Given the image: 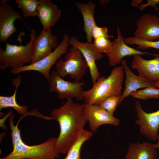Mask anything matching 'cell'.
I'll list each match as a JSON object with an SVG mask.
<instances>
[{"instance_id":"14","label":"cell","mask_w":159,"mask_h":159,"mask_svg":"<svg viewBox=\"0 0 159 159\" xmlns=\"http://www.w3.org/2000/svg\"><path fill=\"white\" fill-rule=\"evenodd\" d=\"M23 21L22 16L15 11L12 6L5 3L0 6V42H6L17 31L14 22L16 19Z\"/></svg>"},{"instance_id":"5","label":"cell","mask_w":159,"mask_h":159,"mask_svg":"<svg viewBox=\"0 0 159 159\" xmlns=\"http://www.w3.org/2000/svg\"><path fill=\"white\" fill-rule=\"evenodd\" d=\"M64 57L65 61L59 59L55 64V71L64 78L67 75L74 81L80 82L88 69L80 51L72 46Z\"/></svg>"},{"instance_id":"30","label":"cell","mask_w":159,"mask_h":159,"mask_svg":"<svg viewBox=\"0 0 159 159\" xmlns=\"http://www.w3.org/2000/svg\"><path fill=\"white\" fill-rule=\"evenodd\" d=\"M142 0H133L131 2V5L132 6L138 7L139 5L142 3Z\"/></svg>"},{"instance_id":"6","label":"cell","mask_w":159,"mask_h":159,"mask_svg":"<svg viewBox=\"0 0 159 159\" xmlns=\"http://www.w3.org/2000/svg\"><path fill=\"white\" fill-rule=\"evenodd\" d=\"M69 39L68 34H64L61 43L50 54L34 63L21 67L12 68L11 72L16 74L26 71H35L41 73L48 81L50 77L51 67L67 52L69 44Z\"/></svg>"},{"instance_id":"13","label":"cell","mask_w":159,"mask_h":159,"mask_svg":"<svg viewBox=\"0 0 159 159\" xmlns=\"http://www.w3.org/2000/svg\"><path fill=\"white\" fill-rule=\"evenodd\" d=\"M69 44L79 50L85 58L90 70L92 82H95L100 77L96 63V61L99 60L103 57V55L97 54L94 49L92 43L82 42L75 37L69 38Z\"/></svg>"},{"instance_id":"23","label":"cell","mask_w":159,"mask_h":159,"mask_svg":"<svg viewBox=\"0 0 159 159\" xmlns=\"http://www.w3.org/2000/svg\"><path fill=\"white\" fill-rule=\"evenodd\" d=\"M124 40L127 44L137 45L136 49L138 50H143L150 48L159 49V40L149 41L140 39L134 36L124 38Z\"/></svg>"},{"instance_id":"4","label":"cell","mask_w":159,"mask_h":159,"mask_svg":"<svg viewBox=\"0 0 159 159\" xmlns=\"http://www.w3.org/2000/svg\"><path fill=\"white\" fill-rule=\"evenodd\" d=\"M30 40L26 45L18 46L6 43L4 50L0 47V68L2 70L8 67H21L26 63H31L32 46L36 37L35 30L30 29Z\"/></svg>"},{"instance_id":"15","label":"cell","mask_w":159,"mask_h":159,"mask_svg":"<svg viewBox=\"0 0 159 159\" xmlns=\"http://www.w3.org/2000/svg\"><path fill=\"white\" fill-rule=\"evenodd\" d=\"M140 54L133 55L131 66L139 75L152 82L159 81V54L151 60L143 59Z\"/></svg>"},{"instance_id":"8","label":"cell","mask_w":159,"mask_h":159,"mask_svg":"<svg viewBox=\"0 0 159 159\" xmlns=\"http://www.w3.org/2000/svg\"><path fill=\"white\" fill-rule=\"evenodd\" d=\"M135 108L138 119L136 123L140 127L141 134L148 139L158 140L159 129V110L150 113L145 112L138 101H136Z\"/></svg>"},{"instance_id":"2","label":"cell","mask_w":159,"mask_h":159,"mask_svg":"<svg viewBox=\"0 0 159 159\" xmlns=\"http://www.w3.org/2000/svg\"><path fill=\"white\" fill-rule=\"evenodd\" d=\"M124 72L122 67H114L107 77H100L89 90L83 91L84 103L99 105L107 98L121 96Z\"/></svg>"},{"instance_id":"7","label":"cell","mask_w":159,"mask_h":159,"mask_svg":"<svg viewBox=\"0 0 159 159\" xmlns=\"http://www.w3.org/2000/svg\"><path fill=\"white\" fill-rule=\"evenodd\" d=\"M49 91L56 92L60 99L75 98L77 100H83L82 95L84 82L67 81L59 76L55 70H52L49 80Z\"/></svg>"},{"instance_id":"22","label":"cell","mask_w":159,"mask_h":159,"mask_svg":"<svg viewBox=\"0 0 159 159\" xmlns=\"http://www.w3.org/2000/svg\"><path fill=\"white\" fill-rule=\"evenodd\" d=\"M18 7L21 9L24 17L37 16V0H16Z\"/></svg>"},{"instance_id":"31","label":"cell","mask_w":159,"mask_h":159,"mask_svg":"<svg viewBox=\"0 0 159 159\" xmlns=\"http://www.w3.org/2000/svg\"><path fill=\"white\" fill-rule=\"evenodd\" d=\"M158 141L157 143H155V147L156 148H157L158 150L159 154V129L158 130Z\"/></svg>"},{"instance_id":"32","label":"cell","mask_w":159,"mask_h":159,"mask_svg":"<svg viewBox=\"0 0 159 159\" xmlns=\"http://www.w3.org/2000/svg\"><path fill=\"white\" fill-rule=\"evenodd\" d=\"M153 85L155 87L159 88V81L154 82Z\"/></svg>"},{"instance_id":"16","label":"cell","mask_w":159,"mask_h":159,"mask_svg":"<svg viewBox=\"0 0 159 159\" xmlns=\"http://www.w3.org/2000/svg\"><path fill=\"white\" fill-rule=\"evenodd\" d=\"M126 79L125 82V88L120 97L118 104L119 105L125 97L130 95L132 93L141 88L154 87L153 82L147 80L142 77L134 74L127 65V61L123 59L121 62Z\"/></svg>"},{"instance_id":"1","label":"cell","mask_w":159,"mask_h":159,"mask_svg":"<svg viewBox=\"0 0 159 159\" xmlns=\"http://www.w3.org/2000/svg\"><path fill=\"white\" fill-rule=\"evenodd\" d=\"M84 106V104L75 103L69 98L63 105L51 111L52 120L59 125L55 146L59 154H67L79 133L84 129L87 122Z\"/></svg>"},{"instance_id":"33","label":"cell","mask_w":159,"mask_h":159,"mask_svg":"<svg viewBox=\"0 0 159 159\" xmlns=\"http://www.w3.org/2000/svg\"><path fill=\"white\" fill-rule=\"evenodd\" d=\"M157 14L158 15V16H159V11L158 12Z\"/></svg>"},{"instance_id":"18","label":"cell","mask_w":159,"mask_h":159,"mask_svg":"<svg viewBox=\"0 0 159 159\" xmlns=\"http://www.w3.org/2000/svg\"><path fill=\"white\" fill-rule=\"evenodd\" d=\"M155 143L144 141L130 143L125 159H156Z\"/></svg>"},{"instance_id":"17","label":"cell","mask_w":159,"mask_h":159,"mask_svg":"<svg viewBox=\"0 0 159 159\" xmlns=\"http://www.w3.org/2000/svg\"><path fill=\"white\" fill-rule=\"evenodd\" d=\"M37 10L43 29L45 30L55 24L61 15V10L50 0H39Z\"/></svg>"},{"instance_id":"20","label":"cell","mask_w":159,"mask_h":159,"mask_svg":"<svg viewBox=\"0 0 159 159\" xmlns=\"http://www.w3.org/2000/svg\"><path fill=\"white\" fill-rule=\"evenodd\" d=\"M21 82L20 77L14 80L12 84L16 88L13 94L10 96H0V110L11 107L14 109L20 115H23L27 112L28 107L26 105L21 106L18 104L16 100L17 90Z\"/></svg>"},{"instance_id":"24","label":"cell","mask_w":159,"mask_h":159,"mask_svg":"<svg viewBox=\"0 0 159 159\" xmlns=\"http://www.w3.org/2000/svg\"><path fill=\"white\" fill-rule=\"evenodd\" d=\"M130 95L134 98L140 100L157 99L159 98V88L154 87H147L142 90H138Z\"/></svg>"},{"instance_id":"28","label":"cell","mask_w":159,"mask_h":159,"mask_svg":"<svg viewBox=\"0 0 159 159\" xmlns=\"http://www.w3.org/2000/svg\"><path fill=\"white\" fill-rule=\"evenodd\" d=\"M91 34L94 39L100 37H105L109 39L114 38V36L108 34V29L106 27H100L97 25L92 29Z\"/></svg>"},{"instance_id":"10","label":"cell","mask_w":159,"mask_h":159,"mask_svg":"<svg viewBox=\"0 0 159 159\" xmlns=\"http://www.w3.org/2000/svg\"><path fill=\"white\" fill-rule=\"evenodd\" d=\"M117 38L113 41L112 46L106 55L108 59V63L110 65L115 66L121 63L123 58L126 56L135 54L141 55L147 54L155 56L158 54L142 52L128 46L125 42L124 38L122 36L120 28H117Z\"/></svg>"},{"instance_id":"9","label":"cell","mask_w":159,"mask_h":159,"mask_svg":"<svg viewBox=\"0 0 159 159\" xmlns=\"http://www.w3.org/2000/svg\"><path fill=\"white\" fill-rule=\"evenodd\" d=\"M134 37L149 41L159 40V16L151 13L142 15L135 23Z\"/></svg>"},{"instance_id":"25","label":"cell","mask_w":159,"mask_h":159,"mask_svg":"<svg viewBox=\"0 0 159 159\" xmlns=\"http://www.w3.org/2000/svg\"><path fill=\"white\" fill-rule=\"evenodd\" d=\"M94 39L92 46L97 54L102 55V53H104L106 54L109 52L113 44L112 41L110 39L100 37Z\"/></svg>"},{"instance_id":"27","label":"cell","mask_w":159,"mask_h":159,"mask_svg":"<svg viewBox=\"0 0 159 159\" xmlns=\"http://www.w3.org/2000/svg\"><path fill=\"white\" fill-rule=\"evenodd\" d=\"M14 115L12 113L9 116V123L11 131V135L13 147L22 140L21 138L20 130L18 127V123L15 125L14 124Z\"/></svg>"},{"instance_id":"21","label":"cell","mask_w":159,"mask_h":159,"mask_svg":"<svg viewBox=\"0 0 159 159\" xmlns=\"http://www.w3.org/2000/svg\"><path fill=\"white\" fill-rule=\"evenodd\" d=\"M93 134L92 132L86 130L84 129L81 130L63 159H81V150L82 145Z\"/></svg>"},{"instance_id":"3","label":"cell","mask_w":159,"mask_h":159,"mask_svg":"<svg viewBox=\"0 0 159 159\" xmlns=\"http://www.w3.org/2000/svg\"><path fill=\"white\" fill-rule=\"evenodd\" d=\"M57 139L52 137L42 143L32 146L22 140L13 147L9 154L0 159H57L60 154L55 148Z\"/></svg>"},{"instance_id":"11","label":"cell","mask_w":159,"mask_h":159,"mask_svg":"<svg viewBox=\"0 0 159 159\" xmlns=\"http://www.w3.org/2000/svg\"><path fill=\"white\" fill-rule=\"evenodd\" d=\"M84 104V109L92 132H96L101 125L108 124L119 125L120 120L114 117L99 105Z\"/></svg>"},{"instance_id":"12","label":"cell","mask_w":159,"mask_h":159,"mask_svg":"<svg viewBox=\"0 0 159 159\" xmlns=\"http://www.w3.org/2000/svg\"><path fill=\"white\" fill-rule=\"evenodd\" d=\"M56 37L52 34L50 29H42L34 40L32 46V59L30 64L34 63L48 56L57 46Z\"/></svg>"},{"instance_id":"26","label":"cell","mask_w":159,"mask_h":159,"mask_svg":"<svg viewBox=\"0 0 159 159\" xmlns=\"http://www.w3.org/2000/svg\"><path fill=\"white\" fill-rule=\"evenodd\" d=\"M121 96H112L109 97L102 101L99 105L113 115L120 99Z\"/></svg>"},{"instance_id":"19","label":"cell","mask_w":159,"mask_h":159,"mask_svg":"<svg viewBox=\"0 0 159 159\" xmlns=\"http://www.w3.org/2000/svg\"><path fill=\"white\" fill-rule=\"evenodd\" d=\"M75 4L82 16L83 29L86 35L87 42L92 43L91 32L93 28L96 25L94 19L96 5L93 2L89 1L86 3L76 1Z\"/></svg>"},{"instance_id":"29","label":"cell","mask_w":159,"mask_h":159,"mask_svg":"<svg viewBox=\"0 0 159 159\" xmlns=\"http://www.w3.org/2000/svg\"><path fill=\"white\" fill-rule=\"evenodd\" d=\"M147 3L144 4H142L138 8L141 10H143L148 6H151L156 11L158 9V7L157 5L159 4V0H147Z\"/></svg>"}]
</instances>
